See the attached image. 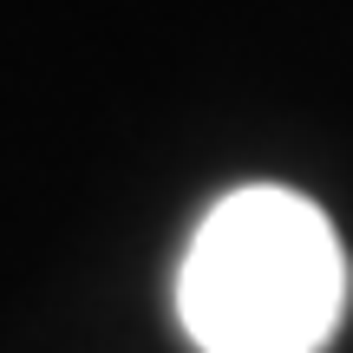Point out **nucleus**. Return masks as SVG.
<instances>
[{
    "label": "nucleus",
    "instance_id": "obj_1",
    "mask_svg": "<svg viewBox=\"0 0 353 353\" xmlns=\"http://www.w3.org/2000/svg\"><path fill=\"white\" fill-rule=\"evenodd\" d=\"M347 307V255L327 216L281 183L229 190L196 223L176 314L203 353H321Z\"/></svg>",
    "mask_w": 353,
    "mask_h": 353
}]
</instances>
